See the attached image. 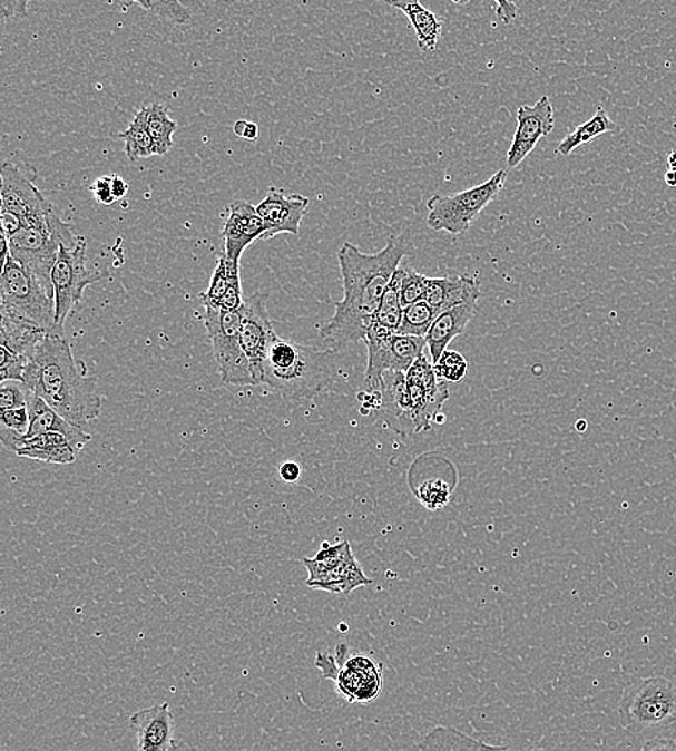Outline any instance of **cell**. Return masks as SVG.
<instances>
[{"label":"cell","mask_w":676,"mask_h":751,"mask_svg":"<svg viewBox=\"0 0 676 751\" xmlns=\"http://www.w3.org/2000/svg\"><path fill=\"white\" fill-rule=\"evenodd\" d=\"M619 713L631 733L666 729L676 723V685L664 676L636 682L621 696Z\"/></svg>","instance_id":"cell-7"},{"label":"cell","mask_w":676,"mask_h":751,"mask_svg":"<svg viewBox=\"0 0 676 751\" xmlns=\"http://www.w3.org/2000/svg\"><path fill=\"white\" fill-rule=\"evenodd\" d=\"M2 306L18 319L39 326L51 335H63L56 321V301L47 294L41 284L9 255L3 243Z\"/></svg>","instance_id":"cell-5"},{"label":"cell","mask_w":676,"mask_h":751,"mask_svg":"<svg viewBox=\"0 0 676 751\" xmlns=\"http://www.w3.org/2000/svg\"><path fill=\"white\" fill-rule=\"evenodd\" d=\"M532 751H547V750H532Z\"/></svg>","instance_id":"cell-49"},{"label":"cell","mask_w":676,"mask_h":751,"mask_svg":"<svg viewBox=\"0 0 676 751\" xmlns=\"http://www.w3.org/2000/svg\"><path fill=\"white\" fill-rule=\"evenodd\" d=\"M315 665L323 677L335 682L337 691L350 704L370 702L381 691V666L366 656H350L345 645L336 647V655L320 652Z\"/></svg>","instance_id":"cell-11"},{"label":"cell","mask_w":676,"mask_h":751,"mask_svg":"<svg viewBox=\"0 0 676 751\" xmlns=\"http://www.w3.org/2000/svg\"><path fill=\"white\" fill-rule=\"evenodd\" d=\"M308 573L306 584L313 589L333 594H351L357 587L371 585L355 555L333 568H323L312 558H303Z\"/></svg>","instance_id":"cell-19"},{"label":"cell","mask_w":676,"mask_h":751,"mask_svg":"<svg viewBox=\"0 0 676 751\" xmlns=\"http://www.w3.org/2000/svg\"><path fill=\"white\" fill-rule=\"evenodd\" d=\"M364 341L369 349L365 384L372 394L381 393L385 373L409 372L428 348L425 338L399 334L379 323H372Z\"/></svg>","instance_id":"cell-9"},{"label":"cell","mask_w":676,"mask_h":751,"mask_svg":"<svg viewBox=\"0 0 676 751\" xmlns=\"http://www.w3.org/2000/svg\"><path fill=\"white\" fill-rule=\"evenodd\" d=\"M18 457L29 458L48 465H72L78 453L66 436L58 432L41 433L23 441L17 451Z\"/></svg>","instance_id":"cell-23"},{"label":"cell","mask_w":676,"mask_h":751,"mask_svg":"<svg viewBox=\"0 0 676 751\" xmlns=\"http://www.w3.org/2000/svg\"><path fill=\"white\" fill-rule=\"evenodd\" d=\"M234 134L248 143H256L258 139V126L253 121L238 120L234 125Z\"/></svg>","instance_id":"cell-42"},{"label":"cell","mask_w":676,"mask_h":751,"mask_svg":"<svg viewBox=\"0 0 676 751\" xmlns=\"http://www.w3.org/2000/svg\"><path fill=\"white\" fill-rule=\"evenodd\" d=\"M452 489L448 482L440 479H430L421 482L418 490V499L429 510L442 509L450 501Z\"/></svg>","instance_id":"cell-35"},{"label":"cell","mask_w":676,"mask_h":751,"mask_svg":"<svg viewBox=\"0 0 676 751\" xmlns=\"http://www.w3.org/2000/svg\"><path fill=\"white\" fill-rule=\"evenodd\" d=\"M508 179V169H499L488 182L450 195H433L429 199L428 226L434 232L458 236L468 232L480 213L498 197Z\"/></svg>","instance_id":"cell-8"},{"label":"cell","mask_w":676,"mask_h":751,"mask_svg":"<svg viewBox=\"0 0 676 751\" xmlns=\"http://www.w3.org/2000/svg\"><path fill=\"white\" fill-rule=\"evenodd\" d=\"M405 255L406 242L401 237H391L376 253L361 252L352 243L342 245L336 256L344 299L335 305L332 319L322 325L323 343L336 351L365 339L386 286L403 265Z\"/></svg>","instance_id":"cell-1"},{"label":"cell","mask_w":676,"mask_h":751,"mask_svg":"<svg viewBox=\"0 0 676 751\" xmlns=\"http://www.w3.org/2000/svg\"><path fill=\"white\" fill-rule=\"evenodd\" d=\"M450 398L448 383L435 373L433 362L423 354L405 373V389L396 423L409 432H429Z\"/></svg>","instance_id":"cell-6"},{"label":"cell","mask_w":676,"mask_h":751,"mask_svg":"<svg viewBox=\"0 0 676 751\" xmlns=\"http://www.w3.org/2000/svg\"><path fill=\"white\" fill-rule=\"evenodd\" d=\"M31 427L29 408L0 409V440L9 451L17 453Z\"/></svg>","instance_id":"cell-30"},{"label":"cell","mask_w":676,"mask_h":751,"mask_svg":"<svg viewBox=\"0 0 676 751\" xmlns=\"http://www.w3.org/2000/svg\"><path fill=\"white\" fill-rule=\"evenodd\" d=\"M308 203L311 202L305 195L286 194L284 189L277 187L268 188L266 197L256 207L266 226L262 241H271L283 233L297 236Z\"/></svg>","instance_id":"cell-16"},{"label":"cell","mask_w":676,"mask_h":751,"mask_svg":"<svg viewBox=\"0 0 676 751\" xmlns=\"http://www.w3.org/2000/svg\"><path fill=\"white\" fill-rule=\"evenodd\" d=\"M111 188L116 199L124 198L127 192H129V185L119 175H111Z\"/></svg>","instance_id":"cell-46"},{"label":"cell","mask_w":676,"mask_h":751,"mask_svg":"<svg viewBox=\"0 0 676 751\" xmlns=\"http://www.w3.org/2000/svg\"><path fill=\"white\" fill-rule=\"evenodd\" d=\"M439 315L440 312L438 310H434L424 300H420L404 310L403 321H401L396 333L413 335V338H425L430 326L433 325Z\"/></svg>","instance_id":"cell-33"},{"label":"cell","mask_w":676,"mask_h":751,"mask_svg":"<svg viewBox=\"0 0 676 751\" xmlns=\"http://www.w3.org/2000/svg\"><path fill=\"white\" fill-rule=\"evenodd\" d=\"M478 311V302H468V304L454 306L452 310L442 312L430 326L425 343L433 364L439 362L442 354L448 350L449 344L467 330L470 320Z\"/></svg>","instance_id":"cell-21"},{"label":"cell","mask_w":676,"mask_h":751,"mask_svg":"<svg viewBox=\"0 0 676 751\" xmlns=\"http://www.w3.org/2000/svg\"><path fill=\"white\" fill-rule=\"evenodd\" d=\"M33 393L23 382L7 380L0 384V409L29 408Z\"/></svg>","instance_id":"cell-36"},{"label":"cell","mask_w":676,"mask_h":751,"mask_svg":"<svg viewBox=\"0 0 676 751\" xmlns=\"http://www.w3.org/2000/svg\"><path fill=\"white\" fill-rule=\"evenodd\" d=\"M405 266L401 265L394 273L393 280L382 296L381 305L376 311L374 323L386 326V329L399 331L401 321H403L404 309L401 305V285H403Z\"/></svg>","instance_id":"cell-29"},{"label":"cell","mask_w":676,"mask_h":751,"mask_svg":"<svg viewBox=\"0 0 676 751\" xmlns=\"http://www.w3.org/2000/svg\"><path fill=\"white\" fill-rule=\"evenodd\" d=\"M136 116L154 140L158 155L168 154L174 146L173 136L178 129V124L170 117L168 109L164 105L150 104L141 107Z\"/></svg>","instance_id":"cell-27"},{"label":"cell","mask_w":676,"mask_h":751,"mask_svg":"<svg viewBox=\"0 0 676 751\" xmlns=\"http://www.w3.org/2000/svg\"><path fill=\"white\" fill-rule=\"evenodd\" d=\"M80 241L70 224L61 221L56 209L50 214L48 226L26 227L11 238H3L9 255L26 267L56 301L52 287V270L61 245H76Z\"/></svg>","instance_id":"cell-4"},{"label":"cell","mask_w":676,"mask_h":751,"mask_svg":"<svg viewBox=\"0 0 676 751\" xmlns=\"http://www.w3.org/2000/svg\"><path fill=\"white\" fill-rule=\"evenodd\" d=\"M119 138L125 143V153L130 163L158 155V149L139 117L135 116Z\"/></svg>","instance_id":"cell-32"},{"label":"cell","mask_w":676,"mask_h":751,"mask_svg":"<svg viewBox=\"0 0 676 751\" xmlns=\"http://www.w3.org/2000/svg\"><path fill=\"white\" fill-rule=\"evenodd\" d=\"M429 276L405 266L403 285H401V305H403L404 310L415 304V302L423 300Z\"/></svg>","instance_id":"cell-38"},{"label":"cell","mask_w":676,"mask_h":751,"mask_svg":"<svg viewBox=\"0 0 676 751\" xmlns=\"http://www.w3.org/2000/svg\"><path fill=\"white\" fill-rule=\"evenodd\" d=\"M101 277L102 273L87 270V243L85 237H80L76 245L60 246L51 281L53 296H56L57 326L62 334L68 315L82 300L86 287L96 284Z\"/></svg>","instance_id":"cell-12"},{"label":"cell","mask_w":676,"mask_h":751,"mask_svg":"<svg viewBox=\"0 0 676 751\" xmlns=\"http://www.w3.org/2000/svg\"><path fill=\"white\" fill-rule=\"evenodd\" d=\"M36 170L27 173L13 163H3L2 177V209L17 214L26 227L48 226L53 208L39 192L33 179Z\"/></svg>","instance_id":"cell-13"},{"label":"cell","mask_w":676,"mask_h":751,"mask_svg":"<svg viewBox=\"0 0 676 751\" xmlns=\"http://www.w3.org/2000/svg\"><path fill=\"white\" fill-rule=\"evenodd\" d=\"M278 475L283 481L288 482V485H295L302 477V466L296 461H284L281 468H278Z\"/></svg>","instance_id":"cell-43"},{"label":"cell","mask_w":676,"mask_h":751,"mask_svg":"<svg viewBox=\"0 0 676 751\" xmlns=\"http://www.w3.org/2000/svg\"><path fill=\"white\" fill-rule=\"evenodd\" d=\"M27 364L28 359L0 345V380L2 382H7V380L22 382Z\"/></svg>","instance_id":"cell-39"},{"label":"cell","mask_w":676,"mask_h":751,"mask_svg":"<svg viewBox=\"0 0 676 751\" xmlns=\"http://www.w3.org/2000/svg\"><path fill=\"white\" fill-rule=\"evenodd\" d=\"M640 751H676V741L673 739L649 740Z\"/></svg>","instance_id":"cell-45"},{"label":"cell","mask_w":676,"mask_h":751,"mask_svg":"<svg viewBox=\"0 0 676 751\" xmlns=\"http://www.w3.org/2000/svg\"><path fill=\"white\" fill-rule=\"evenodd\" d=\"M497 14L499 21L504 23V26H509V23L516 21L518 17V7L512 2H499Z\"/></svg>","instance_id":"cell-44"},{"label":"cell","mask_w":676,"mask_h":751,"mask_svg":"<svg viewBox=\"0 0 676 751\" xmlns=\"http://www.w3.org/2000/svg\"><path fill=\"white\" fill-rule=\"evenodd\" d=\"M137 7L144 8L145 11L156 14V17L168 19L170 22L185 23L190 19L188 9L179 2H164V0H148V2H134Z\"/></svg>","instance_id":"cell-37"},{"label":"cell","mask_w":676,"mask_h":751,"mask_svg":"<svg viewBox=\"0 0 676 751\" xmlns=\"http://www.w3.org/2000/svg\"><path fill=\"white\" fill-rule=\"evenodd\" d=\"M91 193L95 195L97 202L102 206H111L117 202L111 188V175L109 177H101L91 185Z\"/></svg>","instance_id":"cell-40"},{"label":"cell","mask_w":676,"mask_h":751,"mask_svg":"<svg viewBox=\"0 0 676 751\" xmlns=\"http://www.w3.org/2000/svg\"><path fill=\"white\" fill-rule=\"evenodd\" d=\"M399 9L413 27L421 51H434L442 36L443 21L434 12L429 11L420 2H386Z\"/></svg>","instance_id":"cell-25"},{"label":"cell","mask_w":676,"mask_h":751,"mask_svg":"<svg viewBox=\"0 0 676 751\" xmlns=\"http://www.w3.org/2000/svg\"><path fill=\"white\" fill-rule=\"evenodd\" d=\"M204 309L205 329L213 343L214 358L223 383L252 387V368L239 343L244 306L238 311H223L213 305H204Z\"/></svg>","instance_id":"cell-10"},{"label":"cell","mask_w":676,"mask_h":751,"mask_svg":"<svg viewBox=\"0 0 676 751\" xmlns=\"http://www.w3.org/2000/svg\"><path fill=\"white\" fill-rule=\"evenodd\" d=\"M669 169L676 170V149L670 150L668 155Z\"/></svg>","instance_id":"cell-48"},{"label":"cell","mask_w":676,"mask_h":751,"mask_svg":"<svg viewBox=\"0 0 676 751\" xmlns=\"http://www.w3.org/2000/svg\"><path fill=\"white\" fill-rule=\"evenodd\" d=\"M268 294L264 291L254 292L244 305V319L239 331V343L252 368L254 387L263 383L264 362L268 349L276 338L271 316L267 311Z\"/></svg>","instance_id":"cell-14"},{"label":"cell","mask_w":676,"mask_h":751,"mask_svg":"<svg viewBox=\"0 0 676 751\" xmlns=\"http://www.w3.org/2000/svg\"><path fill=\"white\" fill-rule=\"evenodd\" d=\"M264 232H266V226L256 207L242 199L229 204L227 221L224 223L222 233L224 255L228 261L239 265L243 253L254 242L262 241Z\"/></svg>","instance_id":"cell-17"},{"label":"cell","mask_w":676,"mask_h":751,"mask_svg":"<svg viewBox=\"0 0 676 751\" xmlns=\"http://www.w3.org/2000/svg\"><path fill=\"white\" fill-rule=\"evenodd\" d=\"M29 414H31V427H29L26 440L47 432L62 433L71 442L77 453L85 450L87 443L91 441L90 433H87L85 429L72 426L37 394H33L31 403H29Z\"/></svg>","instance_id":"cell-22"},{"label":"cell","mask_w":676,"mask_h":751,"mask_svg":"<svg viewBox=\"0 0 676 751\" xmlns=\"http://www.w3.org/2000/svg\"><path fill=\"white\" fill-rule=\"evenodd\" d=\"M517 120L516 135L507 154L509 169L519 167L543 136L550 135L556 126L550 97L543 96L532 106H519Z\"/></svg>","instance_id":"cell-15"},{"label":"cell","mask_w":676,"mask_h":751,"mask_svg":"<svg viewBox=\"0 0 676 751\" xmlns=\"http://www.w3.org/2000/svg\"><path fill=\"white\" fill-rule=\"evenodd\" d=\"M419 751H513L470 738L452 726H435L419 744Z\"/></svg>","instance_id":"cell-26"},{"label":"cell","mask_w":676,"mask_h":751,"mask_svg":"<svg viewBox=\"0 0 676 751\" xmlns=\"http://www.w3.org/2000/svg\"><path fill=\"white\" fill-rule=\"evenodd\" d=\"M0 324V345L13 351L22 358L29 359L41 341L50 335L39 326L18 319L7 311H2Z\"/></svg>","instance_id":"cell-24"},{"label":"cell","mask_w":676,"mask_h":751,"mask_svg":"<svg viewBox=\"0 0 676 751\" xmlns=\"http://www.w3.org/2000/svg\"><path fill=\"white\" fill-rule=\"evenodd\" d=\"M479 281L470 275L429 277L423 300L440 314L454 306L478 302L480 299Z\"/></svg>","instance_id":"cell-20"},{"label":"cell","mask_w":676,"mask_h":751,"mask_svg":"<svg viewBox=\"0 0 676 751\" xmlns=\"http://www.w3.org/2000/svg\"><path fill=\"white\" fill-rule=\"evenodd\" d=\"M335 350H317L276 335L264 362L263 383L288 401H307L335 379Z\"/></svg>","instance_id":"cell-3"},{"label":"cell","mask_w":676,"mask_h":751,"mask_svg":"<svg viewBox=\"0 0 676 751\" xmlns=\"http://www.w3.org/2000/svg\"><path fill=\"white\" fill-rule=\"evenodd\" d=\"M27 0H0L2 18H26L28 14Z\"/></svg>","instance_id":"cell-41"},{"label":"cell","mask_w":676,"mask_h":751,"mask_svg":"<svg viewBox=\"0 0 676 751\" xmlns=\"http://www.w3.org/2000/svg\"><path fill=\"white\" fill-rule=\"evenodd\" d=\"M130 729L137 735L139 751H175L174 714L168 702L137 711L129 720Z\"/></svg>","instance_id":"cell-18"},{"label":"cell","mask_w":676,"mask_h":751,"mask_svg":"<svg viewBox=\"0 0 676 751\" xmlns=\"http://www.w3.org/2000/svg\"><path fill=\"white\" fill-rule=\"evenodd\" d=\"M665 183L668 184L669 187H676V170L674 169L666 170Z\"/></svg>","instance_id":"cell-47"},{"label":"cell","mask_w":676,"mask_h":751,"mask_svg":"<svg viewBox=\"0 0 676 751\" xmlns=\"http://www.w3.org/2000/svg\"><path fill=\"white\" fill-rule=\"evenodd\" d=\"M616 129L617 125L610 119L607 111L602 107H597L596 114L591 116L590 120L577 126L571 134H568L561 140L560 145L557 146L556 154L562 156L571 155L580 146L590 144L592 140L599 138V136L609 134V131H615Z\"/></svg>","instance_id":"cell-28"},{"label":"cell","mask_w":676,"mask_h":751,"mask_svg":"<svg viewBox=\"0 0 676 751\" xmlns=\"http://www.w3.org/2000/svg\"><path fill=\"white\" fill-rule=\"evenodd\" d=\"M434 370L445 383H459L467 378L468 362L458 351L445 350L434 364Z\"/></svg>","instance_id":"cell-34"},{"label":"cell","mask_w":676,"mask_h":751,"mask_svg":"<svg viewBox=\"0 0 676 751\" xmlns=\"http://www.w3.org/2000/svg\"><path fill=\"white\" fill-rule=\"evenodd\" d=\"M242 281L239 277V265L227 260V256H218L217 266L210 277L208 290L199 295L200 302L205 304H217L219 300L227 294L229 287Z\"/></svg>","instance_id":"cell-31"},{"label":"cell","mask_w":676,"mask_h":751,"mask_svg":"<svg viewBox=\"0 0 676 751\" xmlns=\"http://www.w3.org/2000/svg\"><path fill=\"white\" fill-rule=\"evenodd\" d=\"M77 362L66 335H47L28 359L22 382L63 419L78 428L99 418L96 380Z\"/></svg>","instance_id":"cell-2"}]
</instances>
